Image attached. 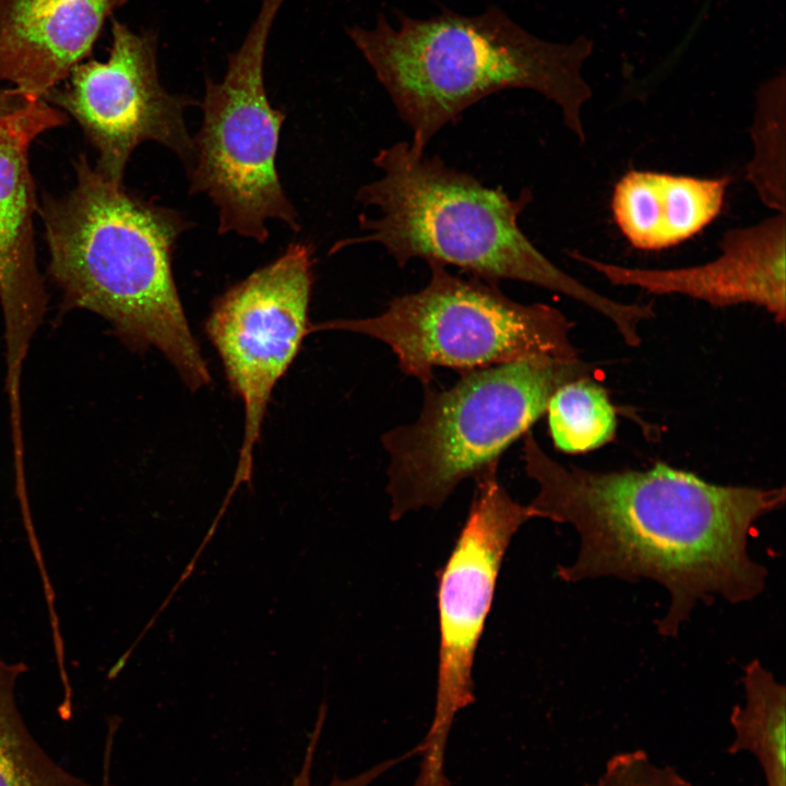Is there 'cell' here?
<instances>
[{"label":"cell","mask_w":786,"mask_h":786,"mask_svg":"<svg viewBox=\"0 0 786 786\" xmlns=\"http://www.w3.org/2000/svg\"><path fill=\"white\" fill-rule=\"evenodd\" d=\"M526 475L537 484V517L569 524L580 537L575 560L557 568L564 582L648 579L670 595L656 621L677 636L699 602L731 604L762 593L766 569L748 553L762 516L781 509L785 489L722 486L658 463L647 471L595 472L564 466L523 436Z\"/></svg>","instance_id":"cell-1"},{"label":"cell","mask_w":786,"mask_h":786,"mask_svg":"<svg viewBox=\"0 0 786 786\" xmlns=\"http://www.w3.org/2000/svg\"><path fill=\"white\" fill-rule=\"evenodd\" d=\"M74 171L68 192L38 201L48 274L61 306L99 315L131 350H159L191 391L209 385L171 269L188 223L108 179L85 155Z\"/></svg>","instance_id":"cell-2"},{"label":"cell","mask_w":786,"mask_h":786,"mask_svg":"<svg viewBox=\"0 0 786 786\" xmlns=\"http://www.w3.org/2000/svg\"><path fill=\"white\" fill-rule=\"evenodd\" d=\"M381 176L359 188L357 200L378 210L359 216L361 237L344 239L333 251L377 243L400 267L413 259L453 265L487 282L520 281L579 301L606 317L624 343L638 340L650 317L646 305L610 299L551 262L527 238L519 217L532 202L485 186L473 175L427 156L409 142H396L373 158Z\"/></svg>","instance_id":"cell-3"},{"label":"cell","mask_w":786,"mask_h":786,"mask_svg":"<svg viewBox=\"0 0 786 786\" xmlns=\"http://www.w3.org/2000/svg\"><path fill=\"white\" fill-rule=\"evenodd\" d=\"M397 21L393 27L380 15L372 28L354 26L347 34L413 131V148L425 151L471 106L510 88L552 100L565 127L585 143L582 108L592 90L582 67L594 47L587 37L569 44L540 39L496 5L477 15L449 9L428 19L398 13Z\"/></svg>","instance_id":"cell-4"},{"label":"cell","mask_w":786,"mask_h":786,"mask_svg":"<svg viewBox=\"0 0 786 786\" xmlns=\"http://www.w3.org/2000/svg\"><path fill=\"white\" fill-rule=\"evenodd\" d=\"M592 371L581 358L525 359L462 372L446 389L426 385L417 419L381 438L390 519L440 509L463 480L499 464L560 386Z\"/></svg>","instance_id":"cell-5"},{"label":"cell","mask_w":786,"mask_h":786,"mask_svg":"<svg viewBox=\"0 0 786 786\" xmlns=\"http://www.w3.org/2000/svg\"><path fill=\"white\" fill-rule=\"evenodd\" d=\"M430 279L416 293L393 298L378 315L335 319L311 332L340 330L386 344L401 370L424 386L433 369L461 372L525 359L580 358L571 322L546 303H521L498 283L450 273L428 263Z\"/></svg>","instance_id":"cell-6"},{"label":"cell","mask_w":786,"mask_h":786,"mask_svg":"<svg viewBox=\"0 0 786 786\" xmlns=\"http://www.w3.org/2000/svg\"><path fill=\"white\" fill-rule=\"evenodd\" d=\"M285 0H262L240 47L228 56L222 81L206 80L190 192L206 194L218 209V233L263 243L266 221L299 230L298 214L276 170L285 115L274 109L264 86L267 38Z\"/></svg>","instance_id":"cell-7"},{"label":"cell","mask_w":786,"mask_h":786,"mask_svg":"<svg viewBox=\"0 0 786 786\" xmlns=\"http://www.w3.org/2000/svg\"><path fill=\"white\" fill-rule=\"evenodd\" d=\"M493 464L474 480L476 491L466 520L438 572L439 650L433 718L418 743L419 774L414 786H449L445 749L456 714L475 701L473 668L490 614L509 545L531 519L529 505L515 501L498 480Z\"/></svg>","instance_id":"cell-8"},{"label":"cell","mask_w":786,"mask_h":786,"mask_svg":"<svg viewBox=\"0 0 786 786\" xmlns=\"http://www.w3.org/2000/svg\"><path fill=\"white\" fill-rule=\"evenodd\" d=\"M313 265L311 245L290 243L276 260L222 294L205 321L229 388L243 404L242 443L228 489L233 495L241 484L252 487L254 448L273 389L311 333Z\"/></svg>","instance_id":"cell-9"},{"label":"cell","mask_w":786,"mask_h":786,"mask_svg":"<svg viewBox=\"0 0 786 786\" xmlns=\"http://www.w3.org/2000/svg\"><path fill=\"white\" fill-rule=\"evenodd\" d=\"M157 51L154 31L138 33L112 20L107 59L80 63L43 98L78 122L97 152L96 168L115 182H123L133 152L148 141L172 151L188 171L194 163L184 121L194 100L164 88Z\"/></svg>","instance_id":"cell-10"},{"label":"cell","mask_w":786,"mask_h":786,"mask_svg":"<svg viewBox=\"0 0 786 786\" xmlns=\"http://www.w3.org/2000/svg\"><path fill=\"white\" fill-rule=\"evenodd\" d=\"M66 122V115L43 98L0 115V309L11 393L21 390L24 362L48 306L35 243L39 200L29 151L38 136Z\"/></svg>","instance_id":"cell-11"},{"label":"cell","mask_w":786,"mask_h":786,"mask_svg":"<svg viewBox=\"0 0 786 786\" xmlns=\"http://www.w3.org/2000/svg\"><path fill=\"white\" fill-rule=\"evenodd\" d=\"M712 261L674 269H642L608 263L572 252L570 255L617 286L638 287L654 295H682L714 307L751 303L764 308L777 323L786 317V218L774 215L750 226L726 230Z\"/></svg>","instance_id":"cell-12"},{"label":"cell","mask_w":786,"mask_h":786,"mask_svg":"<svg viewBox=\"0 0 786 786\" xmlns=\"http://www.w3.org/2000/svg\"><path fill=\"white\" fill-rule=\"evenodd\" d=\"M128 0H0V81L44 98L91 55Z\"/></svg>","instance_id":"cell-13"},{"label":"cell","mask_w":786,"mask_h":786,"mask_svg":"<svg viewBox=\"0 0 786 786\" xmlns=\"http://www.w3.org/2000/svg\"><path fill=\"white\" fill-rule=\"evenodd\" d=\"M731 177L700 178L629 170L611 194L614 221L635 249L677 246L707 227L722 212Z\"/></svg>","instance_id":"cell-14"},{"label":"cell","mask_w":786,"mask_h":786,"mask_svg":"<svg viewBox=\"0 0 786 786\" xmlns=\"http://www.w3.org/2000/svg\"><path fill=\"white\" fill-rule=\"evenodd\" d=\"M746 701L731 710L734 739L727 751L749 752L759 762L766 786H786V696L758 659L743 667Z\"/></svg>","instance_id":"cell-15"},{"label":"cell","mask_w":786,"mask_h":786,"mask_svg":"<svg viewBox=\"0 0 786 786\" xmlns=\"http://www.w3.org/2000/svg\"><path fill=\"white\" fill-rule=\"evenodd\" d=\"M27 670L23 662L0 659V786H93L57 763L28 730L15 700Z\"/></svg>","instance_id":"cell-16"},{"label":"cell","mask_w":786,"mask_h":786,"mask_svg":"<svg viewBox=\"0 0 786 786\" xmlns=\"http://www.w3.org/2000/svg\"><path fill=\"white\" fill-rule=\"evenodd\" d=\"M545 414L552 443L563 453L595 450L610 442L616 433L615 408L605 389L591 377L560 386Z\"/></svg>","instance_id":"cell-17"},{"label":"cell","mask_w":786,"mask_h":786,"mask_svg":"<svg viewBox=\"0 0 786 786\" xmlns=\"http://www.w3.org/2000/svg\"><path fill=\"white\" fill-rule=\"evenodd\" d=\"M785 75L782 72L761 85L750 130L753 154L746 178L760 200L776 213H785Z\"/></svg>","instance_id":"cell-18"},{"label":"cell","mask_w":786,"mask_h":786,"mask_svg":"<svg viewBox=\"0 0 786 786\" xmlns=\"http://www.w3.org/2000/svg\"><path fill=\"white\" fill-rule=\"evenodd\" d=\"M586 786H693L676 769L653 761L640 749L614 754Z\"/></svg>","instance_id":"cell-19"},{"label":"cell","mask_w":786,"mask_h":786,"mask_svg":"<svg viewBox=\"0 0 786 786\" xmlns=\"http://www.w3.org/2000/svg\"><path fill=\"white\" fill-rule=\"evenodd\" d=\"M326 712L327 706L325 701H322L318 717L314 724V727L310 734L309 741L306 748V752L303 755L302 764L300 766V770L298 774L295 775L290 786H312L311 785V770L314 761V754L317 751L318 742L324 726V722L326 718ZM416 754L415 749L413 748L410 751L406 752L404 755L390 759L383 762H380L379 764L359 773L358 775H355L349 778H340L334 777L329 786H369L373 781H376L379 776H381L383 773L389 771L391 767L396 765L403 760H406L409 757H413Z\"/></svg>","instance_id":"cell-20"},{"label":"cell","mask_w":786,"mask_h":786,"mask_svg":"<svg viewBox=\"0 0 786 786\" xmlns=\"http://www.w3.org/2000/svg\"><path fill=\"white\" fill-rule=\"evenodd\" d=\"M118 730V725L109 723L107 726V735L105 740V748L103 752V766H102V778L99 786H114L111 781V765H112V753L115 737Z\"/></svg>","instance_id":"cell-21"}]
</instances>
